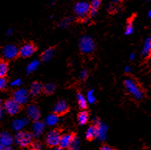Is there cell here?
Instances as JSON below:
<instances>
[{"mask_svg":"<svg viewBox=\"0 0 151 150\" xmlns=\"http://www.w3.org/2000/svg\"><path fill=\"white\" fill-rule=\"evenodd\" d=\"M125 89L136 100H141L143 97V93L136 82L131 79H127L124 82Z\"/></svg>","mask_w":151,"mask_h":150,"instance_id":"1","label":"cell"},{"mask_svg":"<svg viewBox=\"0 0 151 150\" xmlns=\"http://www.w3.org/2000/svg\"><path fill=\"white\" fill-rule=\"evenodd\" d=\"M33 136V134L28 131H19L16 134L14 141L20 147H27L32 142Z\"/></svg>","mask_w":151,"mask_h":150,"instance_id":"2","label":"cell"},{"mask_svg":"<svg viewBox=\"0 0 151 150\" xmlns=\"http://www.w3.org/2000/svg\"><path fill=\"white\" fill-rule=\"evenodd\" d=\"M79 47L82 53L91 54L94 50V41L91 37L83 36L80 37L79 41Z\"/></svg>","mask_w":151,"mask_h":150,"instance_id":"3","label":"cell"},{"mask_svg":"<svg viewBox=\"0 0 151 150\" xmlns=\"http://www.w3.org/2000/svg\"><path fill=\"white\" fill-rule=\"evenodd\" d=\"M91 11V6L88 2H76L74 6V12L76 15L80 19H86L90 15Z\"/></svg>","mask_w":151,"mask_h":150,"instance_id":"4","label":"cell"},{"mask_svg":"<svg viewBox=\"0 0 151 150\" xmlns=\"http://www.w3.org/2000/svg\"><path fill=\"white\" fill-rule=\"evenodd\" d=\"M29 97H30V92L24 88L17 90L13 95V98L20 105L25 104L28 101Z\"/></svg>","mask_w":151,"mask_h":150,"instance_id":"5","label":"cell"},{"mask_svg":"<svg viewBox=\"0 0 151 150\" xmlns=\"http://www.w3.org/2000/svg\"><path fill=\"white\" fill-rule=\"evenodd\" d=\"M93 122H94V125L97 127V139L101 141L105 140L107 138L108 127L97 118L93 119Z\"/></svg>","mask_w":151,"mask_h":150,"instance_id":"6","label":"cell"},{"mask_svg":"<svg viewBox=\"0 0 151 150\" xmlns=\"http://www.w3.org/2000/svg\"><path fill=\"white\" fill-rule=\"evenodd\" d=\"M60 132L57 130H52L49 131L46 135V143L47 146H52V147H55L58 146L59 144V141L61 139Z\"/></svg>","mask_w":151,"mask_h":150,"instance_id":"7","label":"cell"},{"mask_svg":"<svg viewBox=\"0 0 151 150\" xmlns=\"http://www.w3.org/2000/svg\"><path fill=\"white\" fill-rule=\"evenodd\" d=\"M2 53L6 59H13L19 55V49L16 45L8 44L3 47Z\"/></svg>","mask_w":151,"mask_h":150,"instance_id":"8","label":"cell"},{"mask_svg":"<svg viewBox=\"0 0 151 150\" xmlns=\"http://www.w3.org/2000/svg\"><path fill=\"white\" fill-rule=\"evenodd\" d=\"M5 111L10 115H15L20 110V104L14 99H9L4 103Z\"/></svg>","mask_w":151,"mask_h":150,"instance_id":"9","label":"cell"},{"mask_svg":"<svg viewBox=\"0 0 151 150\" xmlns=\"http://www.w3.org/2000/svg\"><path fill=\"white\" fill-rule=\"evenodd\" d=\"M36 51V47L33 44H25L19 48V55L23 58H29L35 54Z\"/></svg>","mask_w":151,"mask_h":150,"instance_id":"10","label":"cell"},{"mask_svg":"<svg viewBox=\"0 0 151 150\" xmlns=\"http://www.w3.org/2000/svg\"><path fill=\"white\" fill-rule=\"evenodd\" d=\"M27 114L28 118L33 121H37L40 119L41 113L39 108L35 104H30L27 107Z\"/></svg>","mask_w":151,"mask_h":150,"instance_id":"11","label":"cell"},{"mask_svg":"<svg viewBox=\"0 0 151 150\" xmlns=\"http://www.w3.org/2000/svg\"><path fill=\"white\" fill-rule=\"evenodd\" d=\"M45 128V123L42 122L39 120L35 121L32 126L33 135L35 137H40L43 134Z\"/></svg>","mask_w":151,"mask_h":150,"instance_id":"12","label":"cell"},{"mask_svg":"<svg viewBox=\"0 0 151 150\" xmlns=\"http://www.w3.org/2000/svg\"><path fill=\"white\" fill-rule=\"evenodd\" d=\"M53 110H54V113L60 115L67 112V111L69 110V105L65 100H61L55 104Z\"/></svg>","mask_w":151,"mask_h":150,"instance_id":"13","label":"cell"},{"mask_svg":"<svg viewBox=\"0 0 151 150\" xmlns=\"http://www.w3.org/2000/svg\"><path fill=\"white\" fill-rule=\"evenodd\" d=\"M29 123L28 118H17L16 120L13 121V124H12V127L14 131H21L22 129L24 128V127L27 126Z\"/></svg>","mask_w":151,"mask_h":150,"instance_id":"14","label":"cell"},{"mask_svg":"<svg viewBox=\"0 0 151 150\" xmlns=\"http://www.w3.org/2000/svg\"><path fill=\"white\" fill-rule=\"evenodd\" d=\"M13 142V139L12 135L6 131H2L0 134V143L3 145L5 147L11 146Z\"/></svg>","mask_w":151,"mask_h":150,"instance_id":"15","label":"cell"},{"mask_svg":"<svg viewBox=\"0 0 151 150\" xmlns=\"http://www.w3.org/2000/svg\"><path fill=\"white\" fill-rule=\"evenodd\" d=\"M73 135H70V134H65V135H62L58 146L63 149L69 148L71 144L72 140H73Z\"/></svg>","mask_w":151,"mask_h":150,"instance_id":"16","label":"cell"},{"mask_svg":"<svg viewBox=\"0 0 151 150\" xmlns=\"http://www.w3.org/2000/svg\"><path fill=\"white\" fill-rule=\"evenodd\" d=\"M151 54V37H148L145 40L143 45H142V51H141V55L142 57H148Z\"/></svg>","mask_w":151,"mask_h":150,"instance_id":"17","label":"cell"},{"mask_svg":"<svg viewBox=\"0 0 151 150\" xmlns=\"http://www.w3.org/2000/svg\"><path fill=\"white\" fill-rule=\"evenodd\" d=\"M44 86L43 85L40 83V82H35L31 84L30 87V93L32 96L35 97L40 94L42 91H43Z\"/></svg>","mask_w":151,"mask_h":150,"instance_id":"18","label":"cell"},{"mask_svg":"<svg viewBox=\"0 0 151 150\" xmlns=\"http://www.w3.org/2000/svg\"><path fill=\"white\" fill-rule=\"evenodd\" d=\"M58 122V114H56L55 113H53V114H51L49 115H47L45 118V124H47V126L52 127L56 125Z\"/></svg>","mask_w":151,"mask_h":150,"instance_id":"19","label":"cell"},{"mask_svg":"<svg viewBox=\"0 0 151 150\" xmlns=\"http://www.w3.org/2000/svg\"><path fill=\"white\" fill-rule=\"evenodd\" d=\"M101 0H91V11H90V15L91 17H95L97 13V9L101 6Z\"/></svg>","mask_w":151,"mask_h":150,"instance_id":"20","label":"cell"},{"mask_svg":"<svg viewBox=\"0 0 151 150\" xmlns=\"http://www.w3.org/2000/svg\"><path fill=\"white\" fill-rule=\"evenodd\" d=\"M55 54V50L52 47H50V48H47L46 49L45 52L42 53L41 55V59L44 62H49L51 59L52 58L53 55H54Z\"/></svg>","mask_w":151,"mask_h":150,"instance_id":"21","label":"cell"},{"mask_svg":"<svg viewBox=\"0 0 151 150\" xmlns=\"http://www.w3.org/2000/svg\"><path fill=\"white\" fill-rule=\"evenodd\" d=\"M86 138L87 139H93L94 138H97V127L96 125L90 126L86 130Z\"/></svg>","mask_w":151,"mask_h":150,"instance_id":"22","label":"cell"},{"mask_svg":"<svg viewBox=\"0 0 151 150\" xmlns=\"http://www.w3.org/2000/svg\"><path fill=\"white\" fill-rule=\"evenodd\" d=\"M89 114L86 111H82L78 114V123L80 125H84L88 121Z\"/></svg>","mask_w":151,"mask_h":150,"instance_id":"23","label":"cell"},{"mask_svg":"<svg viewBox=\"0 0 151 150\" xmlns=\"http://www.w3.org/2000/svg\"><path fill=\"white\" fill-rule=\"evenodd\" d=\"M39 65H40V62L37 59L33 60L28 64V65L27 66V73H32L34 72L35 70H37L38 69Z\"/></svg>","mask_w":151,"mask_h":150,"instance_id":"24","label":"cell"},{"mask_svg":"<svg viewBox=\"0 0 151 150\" xmlns=\"http://www.w3.org/2000/svg\"><path fill=\"white\" fill-rule=\"evenodd\" d=\"M77 102L78 105L81 109H85L87 106V103H88L86 99L85 98V97L82 93H78L77 94Z\"/></svg>","mask_w":151,"mask_h":150,"instance_id":"25","label":"cell"},{"mask_svg":"<svg viewBox=\"0 0 151 150\" xmlns=\"http://www.w3.org/2000/svg\"><path fill=\"white\" fill-rule=\"evenodd\" d=\"M80 147V141L77 136H73L71 144L69 146V150H79Z\"/></svg>","mask_w":151,"mask_h":150,"instance_id":"26","label":"cell"},{"mask_svg":"<svg viewBox=\"0 0 151 150\" xmlns=\"http://www.w3.org/2000/svg\"><path fill=\"white\" fill-rule=\"evenodd\" d=\"M55 88H56V86L55 85L54 83H48L45 84V86H44L43 90L44 92L47 93V94H52L53 93L55 92Z\"/></svg>","mask_w":151,"mask_h":150,"instance_id":"27","label":"cell"},{"mask_svg":"<svg viewBox=\"0 0 151 150\" xmlns=\"http://www.w3.org/2000/svg\"><path fill=\"white\" fill-rule=\"evenodd\" d=\"M8 64H7L6 62H0V76H2V77H5L6 75L7 74V72H8Z\"/></svg>","mask_w":151,"mask_h":150,"instance_id":"28","label":"cell"},{"mask_svg":"<svg viewBox=\"0 0 151 150\" xmlns=\"http://www.w3.org/2000/svg\"><path fill=\"white\" fill-rule=\"evenodd\" d=\"M86 100H87V102H88L89 103H91V104L95 103V101H96V97H95L94 94V90H91L87 92V93H86Z\"/></svg>","mask_w":151,"mask_h":150,"instance_id":"29","label":"cell"},{"mask_svg":"<svg viewBox=\"0 0 151 150\" xmlns=\"http://www.w3.org/2000/svg\"><path fill=\"white\" fill-rule=\"evenodd\" d=\"M73 20V17L65 18V19H63L61 20L60 23H59V26H60V27L62 28L67 27H69V25L71 24Z\"/></svg>","mask_w":151,"mask_h":150,"instance_id":"30","label":"cell"},{"mask_svg":"<svg viewBox=\"0 0 151 150\" xmlns=\"http://www.w3.org/2000/svg\"><path fill=\"white\" fill-rule=\"evenodd\" d=\"M134 32V26L132 22H129L127 24V26L125 29V35H131Z\"/></svg>","mask_w":151,"mask_h":150,"instance_id":"31","label":"cell"},{"mask_svg":"<svg viewBox=\"0 0 151 150\" xmlns=\"http://www.w3.org/2000/svg\"><path fill=\"white\" fill-rule=\"evenodd\" d=\"M7 86L6 79L2 76H0V90H4Z\"/></svg>","mask_w":151,"mask_h":150,"instance_id":"32","label":"cell"},{"mask_svg":"<svg viewBox=\"0 0 151 150\" xmlns=\"http://www.w3.org/2000/svg\"><path fill=\"white\" fill-rule=\"evenodd\" d=\"M21 83L22 81L20 79H16V80H14L12 83H11L10 85L12 86H13V87H18V86H19L21 85Z\"/></svg>","mask_w":151,"mask_h":150,"instance_id":"33","label":"cell"},{"mask_svg":"<svg viewBox=\"0 0 151 150\" xmlns=\"http://www.w3.org/2000/svg\"><path fill=\"white\" fill-rule=\"evenodd\" d=\"M88 76V72L86 69H83L80 74V78L81 80H86Z\"/></svg>","mask_w":151,"mask_h":150,"instance_id":"34","label":"cell"},{"mask_svg":"<svg viewBox=\"0 0 151 150\" xmlns=\"http://www.w3.org/2000/svg\"><path fill=\"white\" fill-rule=\"evenodd\" d=\"M32 149L34 150L41 149V145L39 141H35L32 143Z\"/></svg>","mask_w":151,"mask_h":150,"instance_id":"35","label":"cell"},{"mask_svg":"<svg viewBox=\"0 0 151 150\" xmlns=\"http://www.w3.org/2000/svg\"><path fill=\"white\" fill-rule=\"evenodd\" d=\"M101 150H114V149L108 146H104L101 147Z\"/></svg>","mask_w":151,"mask_h":150,"instance_id":"36","label":"cell"},{"mask_svg":"<svg viewBox=\"0 0 151 150\" xmlns=\"http://www.w3.org/2000/svg\"><path fill=\"white\" fill-rule=\"evenodd\" d=\"M124 70H125V72H130L132 71V68H131L130 66H125Z\"/></svg>","mask_w":151,"mask_h":150,"instance_id":"37","label":"cell"},{"mask_svg":"<svg viewBox=\"0 0 151 150\" xmlns=\"http://www.w3.org/2000/svg\"><path fill=\"white\" fill-rule=\"evenodd\" d=\"M135 58H136V55H135V53H131L129 55V58L131 59V60H133V59H135Z\"/></svg>","mask_w":151,"mask_h":150,"instance_id":"38","label":"cell"},{"mask_svg":"<svg viewBox=\"0 0 151 150\" xmlns=\"http://www.w3.org/2000/svg\"><path fill=\"white\" fill-rule=\"evenodd\" d=\"M13 29H9V30L6 31V34L7 35H11L12 34H13Z\"/></svg>","mask_w":151,"mask_h":150,"instance_id":"39","label":"cell"},{"mask_svg":"<svg viewBox=\"0 0 151 150\" xmlns=\"http://www.w3.org/2000/svg\"><path fill=\"white\" fill-rule=\"evenodd\" d=\"M63 149H64L61 148L60 146H55V148L54 150H63Z\"/></svg>","mask_w":151,"mask_h":150,"instance_id":"40","label":"cell"},{"mask_svg":"<svg viewBox=\"0 0 151 150\" xmlns=\"http://www.w3.org/2000/svg\"><path fill=\"white\" fill-rule=\"evenodd\" d=\"M0 150H5V146L0 143Z\"/></svg>","mask_w":151,"mask_h":150,"instance_id":"41","label":"cell"},{"mask_svg":"<svg viewBox=\"0 0 151 150\" xmlns=\"http://www.w3.org/2000/svg\"><path fill=\"white\" fill-rule=\"evenodd\" d=\"M2 107H1V106H0V119H1V118H2Z\"/></svg>","mask_w":151,"mask_h":150,"instance_id":"42","label":"cell"},{"mask_svg":"<svg viewBox=\"0 0 151 150\" xmlns=\"http://www.w3.org/2000/svg\"><path fill=\"white\" fill-rule=\"evenodd\" d=\"M5 150H12L11 146H8V147H5Z\"/></svg>","mask_w":151,"mask_h":150,"instance_id":"43","label":"cell"},{"mask_svg":"<svg viewBox=\"0 0 151 150\" xmlns=\"http://www.w3.org/2000/svg\"><path fill=\"white\" fill-rule=\"evenodd\" d=\"M148 17H149L150 18H151V9L148 12Z\"/></svg>","mask_w":151,"mask_h":150,"instance_id":"44","label":"cell"},{"mask_svg":"<svg viewBox=\"0 0 151 150\" xmlns=\"http://www.w3.org/2000/svg\"><path fill=\"white\" fill-rule=\"evenodd\" d=\"M119 0H113V2L114 3H117V2H119Z\"/></svg>","mask_w":151,"mask_h":150,"instance_id":"45","label":"cell"},{"mask_svg":"<svg viewBox=\"0 0 151 150\" xmlns=\"http://www.w3.org/2000/svg\"><path fill=\"white\" fill-rule=\"evenodd\" d=\"M1 104H2V100H0V106H1Z\"/></svg>","mask_w":151,"mask_h":150,"instance_id":"46","label":"cell"},{"mask_svg":"<svg viewBox=\"0 0 151 150\" xmlns=\"http://www.w3.org/2000/svg\"><path fill=\"white\" fill-rule=\"evenodd\" d=\"M147 1H148V2H150L151 0H147Z\"/></svg>","mask_w":151,"mask_h":150,"instance_id":"47","label":"cell"},{"mask_svg":"<svg viewBox=\"0 0 151 150\" xmlns=\"http://www.w3.org/2000/svg\"><path fill=\"white\" fill-rule=\"evenodd\" d=\"M33 150H34V149H33ZM37 150H41V149H37Z\"/></svg>","mask_w":151,"mask_h":150,"instance_id":"48","label":"cell"},{"mask_svg":"<svg viewBox=\"0 0 151 150\" xmlns=\"http://www.w3.org/2000/svg\"><path fill=\"white\" fill-rule=\"evenodd\" d=\"M114 150H115V149H114Z\"/></svg>","mask_w":151,"mask_h":150,"instance_id":"49","label":"cell"}]
</instances>
